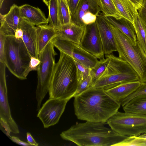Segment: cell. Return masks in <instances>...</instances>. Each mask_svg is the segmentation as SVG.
I'll return each mask as SVG.
<instances>
[{
    "instance_id": "1",
    "label": "cell",
    "mask_w": 146,
    "mask_h": 146,
    "mask_svg": "<svg viewBox=\"0 0 146 146\" xmlns=\"http://www.w3.org/2000/svg\"><path fill=\"white\" fill-rule=\"evenodd\" d=\"M75 114L78 119L106 123L121 105L103 88H91L74 97Z\"/></svg>"
},
{
    "instance_id": "2",
    "label": "cell",
    "mask_w": 146,
    "mask_h": 146,
    "mask_svg": "<svg viewBox=\"0 0 146 146\" xmlns=\"http://www.w3.org/2000/svg\"><path fill=\"white\" fill-rule=\"evenodd\" d=\"M105 123H77L60 134L64 140L80 146H119L128 136L120 135Z\"/></svg>"
},
{
    "instance_id": "3",
    "label": "cell",
    "mask_w": 146,
    "mask_h": 146,
    "mask_svg": "<svg viewBox=\"0 0 146 146\" xmlns=\"http://www.w3.org/2000/svg\"><path fill=\"white\" fill-rule=\"evenodd\" d=\"M78 85L74 60L69 55L60 52L50 84L49 98L70 99L74 97Z\"/></svg>"
},
{
    "instance_id": "4",
    "label": "cell",
    "mask_w": 146,
    "mask_h": 146,
    "mask_svg": "<svg viewBox=\"0 0 146 146\" xmlns=\"http://www.w3.org/2000/svg\"><path fill=\"white\" fill-rule=\"evenodd\" d=\"M119 57L128 63L138 74L141 83L146 81V56L137 42L133 44L123 33L110 23Z\"/></svg>"
},
{
    "instance_id": "5",
    "label": "cell",
    "mask_w": 146,
    "mask_h": 146,
    "mask_svg": "<svg viewBox=\"0 0 146 146\" xmlns=\"http://www.w3.org/2000/svg\"><path fill=\"white\" fill-rule=\"evenodd\" d=\"M31 56L21 38L7 36L5 40L4 63L10 72L21 80L27 79L25 73Z\"/></svg>"
},
{
    "instance_id": "6",
    "label": "cell",
    "mask_w": 146,
    "mask_h": 146,
    "mask_svg": "<svg viewBox=\"0 0 146 146\" xmlns=\"http://www.w3.org/2000/svg\"><path fill=\"white\" fill-rule=\"evenodd\" d=\"M52 40L39 54L40 63L37 72V84L36 91L37 110L40 108L42 102L48 92L55 64V51Z\"/></svg>"
},
{
    "instance_id": "7",
    "label": "cell",
    "mask_w": 146,
    "mask_h": 146,
    "mask_svg": "<svg viewBox=\"0 0 146 146\" xmlns=\"http://www.w3.org/2000/svg\"><path fill=\"white\" fill-rule=\"evenodd\" d=\"M106 123L120 135L138 136L146 133V115L118 111Z\"/></svg>"
},
{
    "instance_id": "8",
    "label": "cell",
    "mask_w": 146,
    "mask_h": 146,
    "mask_svg": "<svg viewBox=\"0 0 146 146\" xmlns=\"http://www.w3.org/2000/svg\"><path fill=\"white\" fill-rule=\"evenodd\" d=\"M52 43L60 52L71 57L75 60L91 69L98 61V58L87 51L78 44L70 41L58 39L52 40Z\"/></svg>"
},
{
    "instance_id": "9",
    "label": "cell",
    "mask_w": 146,
    "mask_h": 146,
    "mask_svg": "<svg viewBox=\"0 0 146 146\" xmlns=\"http://www.w3.org/2000/svg\"><path fill=\"white\" fill-rule=\"evenodd\" d=\"M69 99L49 98L38 110L37 117L42 121L44 128L57 123L64 112Z\"/></svg>"
},
{
    "instance_id": "10",
    "label": "cell",
    "mask_w": 146,
    "mask_h": 146,
    "mask_svg": "<svg viewBox=\"0 0 146 146\" xmlns=\"http://www.w3.org/2000/svg\"><path fill=\"white\" fill-rule=\"evenodd\" d=\"M79 45L100 60L104 58L102 43L96 22L85 26Z\"/></svg>"
},
{
    "instance_id": "11",
    "label": "cell",
    "mask_w": 146,
    "mask_h": 146,
    "mask_svg": "<svg viewBox=\"0 0 146 146\" xmlns=\"http://www.w3.org/2000/svg\"><path fill=\"white\" fill-rule=\"evenodd\" d=\"M6 66L0 62V118L9 124L12 133L18 134V127L12 117L8 102L7 89L5 76Z\"/></svg>"
},
{
    "instance_id": "12",
    "label": "cell",
    "mask_w": 146,
    "mask_h": 146,
    "mask_svg": "<svg viewBox=\"0 0 146 146\" xmlns=\"http://www.w3.org/2000/svg\"><path fill=\"white\" fill-rule=\"evenodd\" d=\"M139 80L140 79L138 74L132 68L125 72L103 76L94 82L90 88H104L112 85Z\"/></svg>"
},
{
    "instance_id": "13",
    "label": "cell",
    "mask_w": 146,
    "mask_h": 146,
    "mask_svg": "<svg viewBox=\"0 0 146 146\" xmlns=\"http://www.w3.org/2000/svg\"><path fill=\"white\" fill-rule=\"evenodd\" d=\"M102 41L105 55L117 51L114 38L110 23L104 15H99L96 21Z\"/></svg>"
},
{
    "instance_id": "14",
    "label": "cell",
    "mask_w": 146,
    "mask_h": 146,
    "mask_svg": "<svg viewBox=\"0 0 146 146\" xmlns=\"http://www.w3.org/2000/svg\"><path fill=\"white\" fill-rule=\"evenodd\" d=\"M1 26L0 33L7 36H15L16 30L18 28L21 20L19 6L14 4L6 14H0Z\"/></svg>"
},
{
    "instance_id": "15",
    "label": "cell",
    "mask_w": 146,
    "mask_h": 146,
    "mask_svg": "<svg viewBox=\"0 0 146 146\" xmlns=\"http://www.w3.org/2000/svg\"><path fill=\"white\" fill-rule=\"evenodd\" d=\"M18 27L23 31V36L21 39L31 56L38 58L36 42V27L27 21L22 19Z\"/></svg>"
},
{
    "instance_id": "16",
    "label": "cell",
    "mask_w": 146,
    "mask_h": 146,
    "mask_svg": "<svg viewBox=\"0 0 146 146\" xmlns=\"http://www.w3.org/2000/svg\"><path fill=\"white\" fill-rule=\"evenodd\" d=\"M102 11L99 0H80L74 14L71 16V22L81 27H85L82 19L87 13L91 12L96 16Z\"/></svg>"
},
{
    "instance_id": "17",
    "label": "cell",
    "mask_w": 146,
    "mask_h": 146,
    "mask_svg": "<svg viewBox=\"0 0 146 146\" xmlns=\"http://www.w3.org/2000/svg\"><path fill=\"white\" fill-rule=\"evenodd\" d=\"M141 83L139 80L112 85L103 88L108 94L120 104L122 100L134 92Z\"/></svg>"
},
{
    "instance_id": "18",
    "label": "cell",
    "mask_w": 146,
    "mask_h": 146,
    "mask_svg": "<svg viewBox=\"0 0 146 146\" xmlns=\"http://www.w3.org/2000/svg\"><path fill=\"white\" fill-rule=\"evenodd\" d=\"M85 27L79 26L72 22L61 25L57 29V36L55 38L79 44Z\"/></svg>"
},
{
    "instance_id": "19",
    "label": "cell",
    "mask_w": 146,
    "mask_h": 146,
    "mask_svg": "<svg viewBox=\"0 0 146 146\" xmlns=\"http://www.w3.org/2000/svg\"><path fill=\"white\" fill-rule=\"evenodd\" d=\"M20 15L22 19H25L34 25L48 24V18L38 7L28 4L19 6Z\"/></svg>"
},
{
    "instance_id": "20",
    "label": "cell",
    "mask_w": 146,
    "mask_h": 146,
    "mask_svg": "<svg viewBox=\"0 0 146 146\" xmlns=\"http://www.w3.org/2000/svg\"><path fill=\"white\" fill-rule=\"evenodd\" d=\"M105 19L124 34L134 44L136 45V35L133 23L127 19L122 17L116 19L111 17L104 16Z\"/></svg>"
},
{
    "instance_id": "21",
    "label": "cell",
    "mask_w": 146,
    "mask_h": 146,
    "mask_svg": "<svg viewBox=\"0 0 146 146\" xmlns=\"http://www.w3.org/2000/svg\"><path fill=\"white\" fill-rule=\"evenodd\" d=\"M36 27V42L39 55L49 42L57 36V31L48 24Z\"/></svg>"
},
{
    "instance_id": "22",
    "label": "cell",
    "mask_w": 146,
    "mask_h": 146,
    "mask_svg": "<svg viewBox=\"0 0 146 146\" xmlns=\"http://www.w3.org/2000/svg\"><path fill=\"white\" fill-rule=\"evenodd\" d=\"M122 107L125 112L146 115V94L135 97Z\"/></svg>"
},
{
    "instance_id": "23",
    "label": "cell",
    "mask_w": 146,
    "mask_h": 146,
    "mask_svg": "<svg viewBox=\"0 0 146 146\" xmlns=\"http://www.w3.org/2000/svg\"><path fill=\"white\" fill-rule=\"evenodd\" d=\"M117 10L122 17L127 19L133 24L137 10L129 0H112Z\"/></svg>"
},
{
    "instance_id": "24",
    "label": "cell",
    "mask_w": 146,
    "mask_h": 146,
    "mask_svg": "<svg viewBox=\"0 0 146 146\" xmlns=\"http://www.w3.org/2000/svg\"><path fill=\"white\" fill-rule=\"evenodd\" d=\"M137 42L141 50L146 56V26L140 19L137 11L133 22Z\"/></svg>"
},
{
    "instance_id": "25",
    "label": "cell",
    "mask_w": 146,
    "mask_h": 146,
    "mask_svg": "<svg viewBox=\"0 0 146 146\" xmlns=\"http://www.w3.org/2000/svg\"><path fill=\"white\" fill-rule=\"evenodd\" d=\"M48 7L49 10V25L57 29L61 26L58 17V0H50Z\"/></svg>"
},
{
    "instance_id": "26",
    "label": "cell",
    "mask_w": 146,
    "mask_h": 146,
    "mask_svg": "<svg viewBox=\"0 0 146 146\" xmlns=\"http://www.w3.org/2000/svg\"><path fill=\"white\" fill-rule=\"evenodd\" d=\"M59 19L61 25L71 23V16L67 2L58 0Z\"/></svg>"
},
{
    "instance_id": "27",
    "label": "cell",
    "mask_w": 146,
    "mask_h": 146,
    "mask_svg": "<svg viewBox=\"0 0 146 146\" xmlns=\"http://www.w3.org/2000/svg\"><path fill=\"white\" fill-rule=\"evenodd\" d=\"M99 0L104 16L111 17L116 19H119L122 17L116 9L112 0Z\"/></svg>"
},
{
    "instance_id": "28",
    "label": "cell",
    "mask_w": 146,
    "mask_h": 146,
    "mask_svg": "<svg viewBox=\"0 0 146 146\" xmlns=\"http://www.w3.org/2000/svg\"><path fill=\"white\" fill-rule=\"evenodd\" d=\"M105 56L106 58L98 61L95 66L91 69L90 74L92 77L93 84L102 76L107 67L110 59L108 57Z\"/></svg>"
},
{
    "instance_id": "29",
    "label": "cell",
    "mask_w": 146,
    "mask_h": 146,
    "mask_svg": "<svg viewBox=\"0 0 146 146\" xmlns=\"http://www.w3.org/2000/svg\"><path fill=\"white\" fill-rule=\"evenodd\" d=\"M146 146V137L141 135L128 136L119 146Z\"/></svg>"
},
{
    "instance_id": "30",
    "label": "cell",
    "mask_w": 146,
    "mask_h": 146,
    "mask_svg": "<svg viewBox=\"0 0 146 146\" xmlns=\"http://www.w3.org/2000/svg\"><path fill=\"white\" fill-rule=\"evenodd\" d=\"M78 83L86 79L90 74L91 69L74 60Z\"/></svg>"
},
{
    "instance_id": "31",
    "label": "cell",
    "mask_w": 146,
    "mask_h": 146,
    "mask_svg": "<svg viewBox=\"0 0 146 146\" xmlns=\"http://www.w3.org/2000/svg\"><path fill=\"white\" fill-rule=\"evenodd\" d=\"M93 83L92 77L90 73L86 79L78 83V88L74 97L80 95L90 88Z\"/></svg>"
},
{
    "instance_id": "32",
    "label": "cell",
    "mask_w": 146,
    "mask_h": 146,
    "mask_svg": "<svg viewBox=\"0 0 146 146\" xmlns=\"http://www.w3.org/2000/svg\"><path fill=\"white\" fill-rule=\"evenodd\" d=\"M144 94H146V81L141 83L140 86L134 92L121 102V105L123 106L135 97Z\"/></svg>"
},
{
    "instance_id": "33",
    "label": "cell",
    "mask_w": 146,
    "mask_h": 146,
    "mask_svg": "<svg viewBox=\"0 0 146 146\" xmlns=\"http://www.w3.org/2000/svg\"><path fill=\"white\" fill-rule=\"evenodd\" d=\"M40 61L38 58L31 56V60L29 67L25 73L26 77L29 72L33 71H38L39 68Z\"/></svg>"
},
{
    "instance_id": "34",
    "label": "cell",
    "mask_w": 146,
    "mask_h": 146,
    "mask_svg": "<svg viewBox=\"0 0 146 146\" xmlns=\"http://www.w3.org/2000/svg\"><path fill=\"white\" fill-rule=\"evenodd\" d=\"M137 12L140 19L146 26V0H143Z\"/></svg>"
},
{
    "instance_id": "35",
    "label": "cell",
    "mask_w": 146,
    "mask_h": 146,
    "mask_svg": "<svg viewBox=\"0 0 146 146\" xmlns=\"http://www.w3.org/2000/svg\"><path fill=\"white\" fill-rule=\"evenodd\" d=\"M7 36L0 33V62L4 63V48Z\"/></svg>"
},
{
    "instance_id": "36",
    "label": "cell",
    "mask_w": 146,
    "mask_h": 146,
    "mask_svg": "<svg viewBox=\"0 0 146 146\" xmlns=\"http://www.w3.org/2000/svg\"><path fill=\"white\" fill-rule=\"evenodd\" d=\"M0 123L1 129L7 136L10 137V133L12 132L9 124L1 118H0Z\"/></svg>"
},
{
    "instance_id": "37",
    "label": "cell",
    "mask_w": 146,
    "mask_h": 146,
    "mask_svg": "<svg viewBox=\"0 0 146 146\" xmlns=\"http://www.w3.org/2000/svg\"><path fill=\"white\" fill-rule=\"evenodd\" d=\"M80 0H68L67 4L71 16L74 13Z\"/></svg>"
},
{
    "instance_id": "38",
    "label": "cell",
    "mask_w": 146,
    "mask_h": 146,
    "mask_svg": "<svg viewBox=\"0 0 146 146\" xmlns=\"http://www.w3.org/2000/svg\"><path fill=\"white\" fill-rule=\"evenodd\" d=\"M11 140L13 142L20 145L26 146H32L28 142H26L21 140L19 138L15 136H10L9 137Z\"/></svg>"
},
{
    "instance_id": "39",
    "label": "cell",
    "mask_w": 146,
    "mask_h": 146,
    "mask_svg": "<svg viewBox=\"0 0 146 146\" xmlns=\"http://www.w3.org/2000/svg\"><path fill=\"white\" fill-rule=\"evenodd\" d=\"M26 137L27 142L32 146H38V143L36 142L30 133H27Z\"/></svg>"
},
{
    "instance_id": "40",
    "label": "cell",
    "mask_w": 146,
    "mask_h": 146,
    "mask_svg": "<svg viewBox=\"0 0 146 146\" xmlns=\"http://www.w3.org/2000/svg\"><path fill=\"white\" fill-rule=\"evenodd\" d=\"M23 34V31L22 29L18 27L16 30L15 37L17 39L22 38Z\"/></svg>"
},
{
    "instance_id": "41",
    "label": "cell",
    "mask_w": 146,
    "mask_h": 146,
    "mask_svg": "<svg viewBox=\"0 0 146 146\" xmlns=\"http://www.w3.org/2000/svg\"><path fill=\"white\" fill-rule=\"evenodd\" d=\"M135 6L137 10L141 5L143 0H129Z\"/></svg>"
},
{
    "instance_id": "42",
    "label": "cell",
    "mask_w": 146,
    "mask_h": 146,
    "mask_svg": "<svg viewBox=\"0 0 146 146\" xmlns=\"http://www.w3.org/2000/svg\"><path fill=\"white\" fill-rule=\"evenodd\" d=\"M43 2L48 7L49 5L50 0H42Z\"/></svg>"
},
{
    "instance_id": "43",
    "label": "cell",
    "mask_w": 146,
    "mask_h": 146,
    "mask_svg": "<svg viewBox=\"0 0 146 146\" xmlns=\"http://www.w3.org/2000/svg\"><path fill=\"white\" fill-rule=\"evenodd\" d=\"M4 0H0V8H1L2 4Z\"/></svg>"
},
{
    "instance_id": "44",
    "label": "cell",
    "mask_w": 146,
    "mask_h": 146,
    "mask_svg": "<svg viewBox=\"0 0 146 146\" xmlns=\"http://www.w3.org/2000/svg\"><path fill=\"white\" fill-rule=\"evenodd\" d=\"M140 135L143 137H146V133Z\"/></svg>"
},
{
    "instance_id": "45",
    "label": "cell",
    "mask_w": 146,
    "mask_h": 146,
    "mask_svg": "<svg viewBox=\"0 0 146 146\" xmlns=\"http://www.w3.org/2000/svg\"><path fill=\"white\" fill-rule=\"evenodd\" d=\"M63 0L65 1H66V2H67V1H68V0Z\"/></svg>"
}]
</instances>
